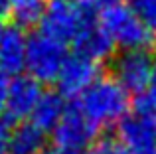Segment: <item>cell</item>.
Returning a JSON list of instances; mask_svg holds the SVG:
<instances>
[{
  "label": "cell",
  "mask_w": 156,
  "mask_h": 154,
  "mask_svg": "<svg viewBox=\"0 0 156 154\" xmlns=\"http://www.w3.org/2000/svg\"><path fill=\"white\" fill-rule=\"evenodd\" d=\"M129 93L113 79L99 77L87 91L79 95V109L97 128L119 124L129 115Z\"/></svg>",
  "instance_id": "cell-1"
},
{
  "label": "cell",
  "mask_w": 156,
  "mask_h": 154,
  "mask_svg": "<svg viewBox=\"0 0 156 154\" xmlns=\"http://www.w3.org/2000/svg\"><path fill=\"white\" fill-rule=\"evenodd\" d=\"M97 22L107 32L111 42L122 51H148L156 42V36L133 10V6L122 2L107 4L99 12Z\"/></svg>",
  "instance_id": "cell-2"
},
{
  "label": "cell",
  "mask_w": 156,
  "mask_h": 154,
  "mask_svg": "<svg viewBox=\"0 0 156 154\" xmlns=\"http://www.w3.org/2000/svg\"><path fill=\"white\" fill-rule=\"evenodd\" d=\"M65 59H67L65 44L46 36L44 32L28 38L26 69L36 81H40V83L57 81Z\"/></svg>",
  "instance_id": "cell-3"
},
{
  "label": "cell",
  "mask_w": 156,
  "mask_h": 154,
  "mask_svg": "<svg viewBox=\"0 0 156 154\" xmlns=\"http://www.w3.org/2000/svg\"><path fill=\"white\" fill-rule=\"evenodd\" d=\"M154 73L148 51H122L113 61V79L129 95H144Z\"/></svg>",
  "instance_id": "cell-4"
},
{
  "label": "cell",
  "mask_w": 156,
  "mask_h": 154,
  "mask_svg": "<svg viewBox=\"0 0 156 154\" xmlns=\"http://www.w3.org/2000/svg\"><path fill=\"white\" fill-rule=\"evenodd\" d=\"M87 18L71 0H50L42 18V32L61 44L75 42Z\"/></svg>",
  "instance_id": "cell-5"
},
{
  "label": "cell",
  "mask_w": 156,
  "mask_h": 154,
  "mask_svg": "<svg viewBox=\"0 0 156 154\" xmlns=\"http://www.w3.org/2000/svg\"><path fill=\"white\" fill-rule=\"evenodd\" d=\"M97 131L99 128L79 109H71L53 128V142L59 152H83L93 144Z\"/></svg>",
  "instance_id": "cell-6"
},
{
  "label": "cell",
  "mask_w": 156,
  "mask_h": 154,
  "mask_svg": "<svg viewBox=\"0 0 156 154\" xmlns=\"http://www.w3.org/2000/svg\"><path fill=\"white\" fill-rule=\"evenodd\" d=\"M119 142L133 154L156 146V113L136 111L129 113L119 123Z\"/></svg>",
  "instance_id": "cell-7"
},
{
  "label": "cell",
  "mask_w": 156,
  "mask_h": 154,
  "mask_svg": "<svg viewBox=\"0 0 156 154\" xmlns=\"http://www.w3.org/2000/svg\"><path fill=\"white\" fill-rule=\"evenodd\" d=\"M99 79V65L97 61L85 55H71L65 59L63 67L57 77V87L63 97H79Z\"/></svg>",
  "instance_id": "cell-8"
},
{
  "label": "cell",
  "mask_w": 156,
  "mask_h": 154,
  "mask_svg": "<svg viewBox=\"0 0 156 154\" xmlns=\"http://www.w3.org/2000/svg\"><path fill=\"white\" fill-rule=\"evenodd\" d=\"M42 83L36 81L32 75H18L10 83L8 91V103H6V115L8 121H24L32 117L36 111L40 99H42Z\"/></svg>",
  "instance_id": "cell-9"
},
{
  "label": "cell",
  "mask_w": 156,
  "mask_h": 154,
  "mask_svg": "<svg viewBox=\"0 0 156 154\" xmlns=\"http://www.w3.org/2000/svg\"><path fill=\"white\" fill-rule=\"evenodd\" d=\"M73 44H75V50L79 55H85L97 63L109 59L115 50V44L111 42L107 32L99 26V22H91V20L83 24Z\"/></svg>",
  "instance_id": "cell-10"
},
{
  "label": "cell",
  "mask_w": 156,
  "mask_h": 154,
  "mask_svg": "<svg viewBox=\"0 0 156 154\" xmlns=\"http://www.w3.org/2000/svg\"><path fill=\"white\" fill-rule=\"evenodd\" d=\"M26 51L28 38L24 36L22 28H4L0 38V69L6 71L8 75L20 73L26 67Z\"/></svg>",
  "instance_id": "cell-11"
},
{
  "label": "cell",
  "mask_w": 156,
  "mask_h": 154,
  "mask_svg": "<svg viewBox=\"0 0 156 154\" xmlns=\"http://www.w3.org/2000/svg\"><path fill=\"white\" fill-rule=\"evenodd\" d=\"M65 113H67V107H65L61 93H44L36 111L30 117L32 119L30 123L36 124L40 131L48 132V131H53L59 124V121L63 119Z\"/></svg>",
  "instance_id": "cell-12"
},
{
  "label": "cell",
  "mask_w": 156,
  "mask_h": 154,
  "mask_svg": "<svg viewBox=\"0 0 156 154\" xmlns=\"http://www.w3.org/2000/svg\"><path fill=\"white\" fill-rule=\"evenodd\" d=\"M46 132L36 124L24 123L10 136V154H40L44 152Z\"/></svg>",
  "instance_id": "cell-13"
},
{
  "label": "cell",
  "mask_w": 156,
  "mask_h": 154,
  "mask_svg": "<svg viewBox=\"0 0 156 154\" xmlns=\"http://www.w3.org/2000/svg\"><path fill=\"white\" fill-rule=\"evenodd\" d=\"M46 6V0H10V16L18 28L34 26L42 22Z\"/></svg>",
  "instance_id": "cell-14"
},
{
  "label": "cell",
  "mask_w": 156,
  "mask_h": 154,
  "mask_svg": "<svg viewBox=\"0 0 156 154\" xmlns=\"http://www.w3.org/2000/svg\"><path fill=\"white\" fill-rule=\"evenodd\" d=\"M130 6L156 36V0H130Z\"/></svg>",
  "instance_id": "cell-15"
},
{
  "label": "cell",
  "mask_w": 156,
  "mask_h": 154,
  "mask_svg": "<svg viewBox=\"0 0 156 154\" xmlns=\"http://www.w3.org/2000/svg\"><path fill=\"white\" fill-rule=\"evenodd\" d=\"M83 154H126V148L122 146L119 140L103 138V140H97V142H93Z\"/></svg>",
  "instance_id": "cell-16"
},
{
  "label": "cell",
  "mask_w": 156,
  "mask_h": 154,
  "mask_svg": "<svg viewBox=\"0 0 156 154\" xmlns=\"http://www.w3.org/2000/svg\"><path fill=\"white\" fill-rule=\"evenodd\" d=\"M136 109L148 111V113H156V65H154V73H152V79H150V85H148V89H146V93L138 97Z\"/></svg>",
  "instance_id": "cell-17"
},
{
  "label": "cell",
  "mask_w": 156,
  "mask_h": 154,
  "mask_svg": "<svg viewBox=\"0 0 156 154\" xmlns=\"http://www.w3.org/2000/svg\"><path fill=\"white\" fill-rule=\"evenodd\" d=\"M10 83H12V81L8 79V73L0 69V117L4 115V111H6V103H8V91H10Z\"/></svg>",
  "instance_id": "cell-18"
},
{
  "label": "cell",
  "mask_w": 156,
  "mask_h": 154,
  "mask_svg": "<svg viewBox=\"0 0 156 154\" xmlns=\"http://www.w3.org/2000/svg\"><path fill=\"white\" fill-rule=\"evenodd\" d=\"M10 128L4 121H0V154H10Z\"/></svg>",
  "instance_id": "cell-19"
},
{
  "label": "cell",
  "mask_w": 156,
  "mask_h": 154,
  "mask_svg": "<svg viewBox=\"0 0 156 154\" xmlns=\"http://www.w3.org/2000/svg\"><path fill=\"white\" fill-rule=\"evenodd\" d=\"M71 2L75 4L77 8H81L83 12H89V10H93V8H95L101 0H71Z\"/></svg>",
  "instance_id": "cell-20"
},
{
  "label": "cell",
  "mask_w": 156,
  "mask_h": 154,
  "mask_svg": "<svg viewBox=\"0 0 156 154\" xmlns=\"http://www.w3.org/2000/svg\"><path fill=\"white\" fill-rule=\"evenodd\" d=\"M10 14V0H0V16Z\"/></svg>",
  "instance_id": "cell-21"
},
{
  "label": "cell",
  "mask_w": 156,
  "mask_h": 154,
  "mask_svg": "<svg viewBox=\"0 0 156 154\" xmlns=\"http://www.w3.org/2000/svg\"><path fill=\"white\" fill-rule=\"evenodd\" d=\"M136 154H156V146L150 148V150H144V152H136Z\"/></svg>",
  "instance_id": "cell-22"
},
{
  "label": "cell",
  "mask_w": 156,
  "mask_h": 154,
  "mask_svg": "<svg viewBox=\"0 0 156 154\" xmlns=\"http://www.w3.org/2000/svg\"><path fill=\"white\" fill-rule=\"evenodd\" d=\"M40 154H59V152H53V150H44V152H40Z\"/></svg>",
  "instance_id": "cell-23"
},
{
  "label": "cell",
  "mask_w": 156,
  "mask_h": 154,
  "mask_svg": "<svg viewBox=\"0 0 156 154\" xmlns=\"http://www.w3.org/2000/svg\"><path fill=\"white\" fill-rule=\"evenodd\" d=\"M117 2H122V0H107V4H117Z\"/></svg>",
  "instance_id": "cell-24"
},
{
  "label": "cell",
  "mask_w": 156,
  "mask_h": 154,
  "mask_svg": "<svg viewBox=\"0 0 156 154\" xmlns=\"http://www.w3.org/2000/svg\"><path fill=\"white\" fill-rule=\"evenodd\" d=\"M2 32H4V28H2V24H0V38H2Z\"/></svg>",
  "instance_id": "cell-25"
}]
</instances>
